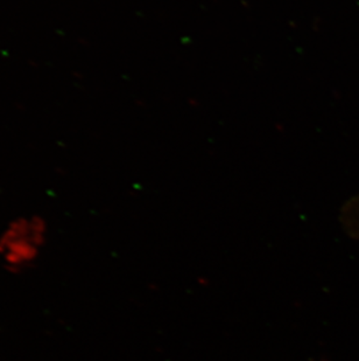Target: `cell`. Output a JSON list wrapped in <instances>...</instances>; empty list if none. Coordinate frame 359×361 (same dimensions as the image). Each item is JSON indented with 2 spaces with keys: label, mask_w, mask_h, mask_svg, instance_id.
Here are the masks:
<instances>
[{
  "label": "cell",
  "mask_w": 359,
  "mask_h": 361,
  "mask_svg": "<svg viewBox=\"0 0 359 361\" xmlns=\"http://www.w3.org/2000/svg\"><path fill=\"white\" fill-rule=\"evenodd\" d=\"M48 240L47 222L39 215L19 216L0 232V262L11 274L24 273L40 259Z\"/></svg>",
  "instance_id": "cell-1"
}]
</instances>
